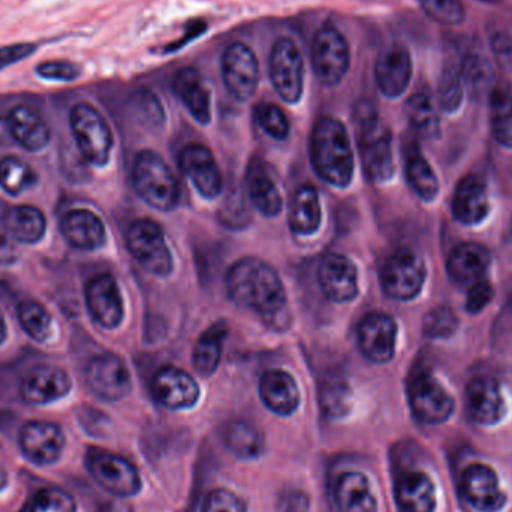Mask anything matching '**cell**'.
Returning a JSON list of instances; mask_svg holds the SVG:
<instances>
[{
  "mask_svg": "<svg viewBox=\"0 0 512 512\" xmlns=\"http://www.w3.org/2000/svg\"><path fill=\"white\" fill-rule=\"evenodd\" d=\"M227 288L234 303L254 310L267 321L279 319L285 313L282 280L276 270L261 259L245 258L236 262L228 271Z\"/></svg>",
  "mask_w": 512,
  "mask_h": 512,
  "instance_id": "cell-1",
  "label": "cell"
},
{
  "mask_svg": "<svg viewBox=\"0 0 512 512\" xmlns=\"http://www.w3.org/2000/svg\"><path fill=\"white\" fill-rule=\"evenodd\" d=\"M316 174L334 188H346L354 176V156L345 125L334 117L316 123L310 140Z\"/></svg>",
  "mask_w": 512,
  "mask_h": 512,
  "instance_id": "cell-2",
  "label": "cell"
},
{
  "mask_svg": "<svg viewBox=\"0 0 512 512\" xmlns=\"http://www.w3.org/2000/svg\"><path fill=\"white\" fill-rule=\"evenodd\" d=\"M132 182L141 200L153 209L170 212L179 204V182L167 162L152 150L138 153L132 170Z\"/></svg>",
  "mask_w": 512,
  "mask_h": 512,
  "instance_id": "cell-3",
  "label": "cell"
},
{
  "mask_svg": "<svg viewBox=\"0 0 512 512\" xmlns=\"http://www.w3.org/2000/svg\"><path fill=\"white\" fill-rule=\"evenodd\" d=\"M78 149L89 164L104 167L110 161L113 135L102 114L89 104H77L69 114Z\"/></svg>",
  "mask_w": 512,
  "mask_h": 512,
  "instance_id": "cell-4",
  "label": "cell"
},
{
  "mask_svg": "<svg viewBox=\"0 0 512 512\" xmlns=\"http://www.w3.org/2000/svg\"><path fill=\"white\" fill-rule=\"evenodd\" d=\"M349 45L345 36L327 23L318 30L313 39L312 65L316 77L325 86H336L349 69Z\"/></svg>",
  "mask_w": 512,
  "mask_h": 512,
  "instance_id": "cell-5",
  "label": "cell"
},
{
  "mask_svg": "<svg viewBox=\"0 0 512 512\" xmlns=\"http://www.w3.org/2000/svg\"><path fill=\"white\" fill-rule=\"evenodd\" d=\"M126 245L132 256L155 276H168L173 271V255L155 222L149 219L134 222L126 233Z\"/></svg>",
  "mask_w": 512,
  "mask_h": 512,
  "instance_id": "cell-6",
  "label": "cell"
},
{
  "mask_svg": "<svg viewBox=\"0 0 512 512\" xmlns=\"http://www.w3.org/2000/svg\"><path fill=\"white\" fill-rule=\"evenodd\" d=\"M426 280L423 259L408 249L397 251L385 262L381 271V285L385 294L394 300H412L420 294Z\"/></svg>",
  "mask_w": 512,
  "mask_h": 512,
  "instance_id": "cell-7",
  "label": "cell"
},
{
  "mask_svg": "<svg viewBox=\"0 0 512 512\" xmlns=\"http://www.w3.org/2000/svg\"><path fill=\"white\" fill-rule=\"evenodd\" d=\"M87 466L96 483L117 498H131L140 492V474L137 468L123 457L95 450L89 454Z\"/></svg>",
  "mask_w": 512,
  "mask_h": 512,
  "instance_id": "cell-8",
  "label": "cell"
},
{
  "mask_svg": "<svg viewBox=\"0 0 512 512\" xmlns=\"http://www.w3.org/2000/svg\"><path fill=\"white\" fill-rule=\"evenodd\" d=\"M84 378L87 388L104 402L125 399L132 387L128 367L114 354L93 357L87 364Z\"/></svg>",
  "mask_w": 512,
  "mask_h": 512,
  "instance_id": "cell-9",
  "label": "cell"
},
{
  "mask_svg": "<svg viewBox=\"0 0 512 512\" xmlns=\"http://www.w3.org/2000/svg\"><path fill=\"white\" fill-rule=\"evenodd\" d=\"M270 77L283 101L298 102L303 93V59L291 39H279L271 48Z\"/></svg>",
  "mask_w": 512,
  "mask_h": 512,
  "instance_id": "cell-10",
  "label": "cell"
},
{
  "mask_svg": "<svg viewBox=\"0 0 512 512\" xmlns=\"http://www.w3.org/2000/svg\"><path fill=\"white\" fill-rule=\"evenodd\" d=\"M409 402L415 417L424 424H441L451 417L454 402L429 373H420L409 384Z\"/></svg>",
  "mask_w": 512,
  "mask_h": 512,
  "instance_id": "cell-11",
  "label": "cell"
},
{
  "mask_svg": "<svg viewBox=\"0 0 512 512\" xmlns=\"http://www.w3.org/2000/svg\"><path fill=\"white\" fill-rule=\"evenodd\" d=\"M222 75L228 92L239 101H248L259 81L258 60L254 51L240 42L230 45L222 59Z\"/></svg>",
  "mask_w": 512,
  "mask_h": 512,
  "instance_id": "cell-12",
  "label": "cell"
},
{
  "mask_svg": "<svg viewBox=\"0 0 512 512\" xmlns=\"http://www.w3.org/2000/svg\"><path fill=\"white\" fill-rule=\"evenodd\" d=\"M86 303L90 315L101 327L113 330L122 324L123 298L111 274H98L87 283Z\"/></svg>",
  "mask_w": 512,
  "mask_h": 512,
  "instance_id": "cell-13",
  "label": "cell"
},
{
  "mask_svg": "<svg viewBox=\"0 0 512 512\" xmlns=\"http://www.w3.org/2000/svg\"><path fill=\"white\" fill-rule=\"evenodd\" d=\"M72 381L62 367L41 364L27 373L21 382L20 393L24 402L41 406L62 399L71 391Z\"/></svg>",
  "mask_w": 512,
  "mask_h": 512,
  "instance_id": "cell-14",
  "label": "cell"
},
{
  "mask_svg": "<svg viewBox=\"0 0 512 512\" xmlns=\"http://www.w3.org/2000/svg\"><path fill=\"white\" fill-rule=\"evenodd\" d=\"M466 501L480 512H498L507 504V495L499 486V478L490 466L475 463L462 478Z\"/></svg>",
  "mask_w": 512,
  "mask_h": 512,
  "instance_id": "cell-15",
  "label": "cell"
},
{
  "mask_svg": "<svg viewBox=\"0 0 512 512\" xmlns=\"http://www.w3.org/2000/svg\"><path fill=\"white\" fill-rule=\"evenodd\" d=\"M20 447L30 462L47 466L59 460L65 447V436L57 424L30 421L21 429Z\"/></svg>",
  "mask_w": 512,
  "mask_h": 512,
  "instance_id": "cell-16",
  "label": "cell"
},
{
  "mask_svg": "<svg viewBox=\"0 0 512 512\" xmlns=\"http://www.w3.org/2000/svg\"><path fill=\"white\" fill-rule=\"evenodd\" d=\"M153 397L165 408L180 411L192 408L200 397L197 382L177 367H162L152 381Z\"/></svg>",
  "mask_w": 512,
  "mask_h": 512,
  "instance_id": "cell-17",
  "label": "cell"
},
{
  "mask_svg": "<svg viewBox=\"0 0 512 512\" xmlns=\"http://www.w3.org/2000/svg\"><path fill=\"white\" fill-rule=\"evenodd\" d=\"M412 77V59L402 44L387 45L376 59L375 78L379 90L388 98H397L408 89Z\"/></svg>",
  "mask_w": 512,
  "mask_h": 512,
  "instance_id": "cell-18",
  "label": "cell"
},
{
  "mask_svg": "<svg viewBox=\"0 0 512 512\" xmlns=\"http://www.w3.org/2000/svg\"><path fill=\"white\" fill-rule=\"evenodd\" d=\"M183 173L204 198H216L222 192V174L212 152L203 144L185 147L180 156Z\"/></svg>",
  "mask_w": 512,
  "mask_h": 512,
  "instance_id": "cell-19",
  "label": "cell"
},
{
  "mask_svg": "<svg viewBox=\"0 0 512 512\" xmlns=\"http://www.w3.org/2000/svg\"><path fill=\"white\" fill-rule=\"evenodd\" d=\"M364 170L372 182L384 183L394 174L393 146L387 131L379 123L366 131L357 132Z\"/></svg>",
  "mask_w": 512,
  "mask_h": 512,
  "instance_id": "cell-20",
  "label": "cell"
},
{
  "mask_svg": "<svg viewBox=\"0 0 512 512\" xmlns=\"http://www.w3.org/2000/svg\"><path fill=\"white\" fill-rule=\"evenodd\" d=\"M396 322L382 313L366 316L360 324L358 339L363 354L373 363H388L396 351Z\"/></svg>",
  "mask_w": 512,
  "mask_h": 512,
  "instance_id": "cell-21",
  "label": "cell"
},
{
  "mask_svg": "<svg viewBox=\"0 0 512 512\" xmlns=\"http://www.w3.org/2000/svg\"><path fill=\"white\" fill-rule=\"evenodd\" d=\"M466 402L471 417L483 426L498 424L507 412L498 381L489 376H478L466 388Z\"/></svg>",
  "mask_w": 512,
  "mask_h": 512,
  "instance_id": "cell-22",
  "label": "cell"
},
{
  "mask_svg": "<svg viewBox=\"0 0 512 512\" xmlns=\"http://www.w3.org/2000/svg\"><path fill=\"white\" fill-rule=\"evenodd\" d=\"M319 285L330 300L348 303L357 297V268L343 255H328L318 270Z\"/></svg>",
  "mask_w": 512,
  "mask_h": 512,
  "instance_id": "cell-23",
  "label": "cell"
},
{
  "mask_svg": "<svg viewBox=\"0 0 512 512\" xmlns=\"http://www.w3.org/2000/svg\"><path fill=\"white\" fill-rule=\"evenodd\" d=\"M63 239L80 251H96L107 242V230L98 215L87 209L66 213L60 222Z\"/></svg>",
  "mask_w": 512,
  "mask_h": 512,
  "instance_id": "cell-24",
  "label": "cell"
},
{
  "mask_svg": "<svg viewBox=\"0 0 512 512\" xmlns=\"http://www.w3.org/2000/svg\"><path fill=\"white\" fill-rule=\"evenodd\" d=\"M490 212L489 191L483 177H465L457 186L453 200V215L465 225L480 224Z\"/></svg>",
  "mask_w": 512,
  "mask_h": 512,
  "instance_id": "cell-25",
  "label": "cell"
},
{
  "mask_svg": "<svg viewBox=\"0 0 512 512\" xmlns=\"http://www.w3.org/2000/svg\"><path fill=\"white\" fill-rule=\"evenodd\" d=\"M259 396L262 403L280 417H288L300 405V391L294 378L282 370H270L259 381Z\"/></svg>",
  "mask_w": 512,
  "mask_h": 512,
  "instance_id": "cell-26",
  "label": "cell"
},
{
  "mask_svg": "<svg viewBox=\"0 0 512 512\" xmlns=\"http://www.w3.org/2000/svg\"><path fill=\"white\" fill-rule=\"evenodd\" d=\"M11 137L27 152H41L50 143L51 132L45 120L26 105H17L6 117Z\"/></svg>",
  "mask_w": 512,
  "mask_h": 512,
  "instance_id": "cell-27",
  "label": "cell"
},
{
  "mask_svg": "<svg viewBox=\"0 0 512 512\" xmlns=\"http://www.w3.org/2000/svg\"><path fill=\"white\" fill-rule=\"evenodd\" d=\"M396 501L402 512H433L436 508V489L429 475L408 471L396 481Z\"/></svg>",
  "mask_w": 512,
  "mask_h": 512,
  "instance_id": "cell-28",
  "label": "cell"
},
{
  "mask_svg": "<svg viewBox=\"0 0 512 512\" xmlns=\"http://www.w3.org/2000/svg\"><path fill=\"white\" fill-rule=\"evenodd\" d=\"M334 498L340 512H376V498L366 475L361 472H343L337 478Z\"/></svg>",
  "mask_w": 512,
  "mask_h": 512,
  "instance_id": "cell-29",
  "label": "cell"
},
{
  "mask_svg": "<svg viewBox=\"0 0 512 512\" xmlns=\"http://www.w3.org/2000/svg\"><path fill=\"white\" fill-rule=\"evenodd\" d=\"M173 87L195 120H198L201 125L210 123L212 119L210 93L204 86L203 78L197 69H180L174 77Z\"/></svg>",
  "mask_w": 512,
  "mask_h": 512,
  "instance_id": "cell-30",
  "label": "cell"
},
{
  "mask_svg": "<svg viewBox=\"0 0 512 512\" xmlns=\"http://www.w3.org/2000/svg\"><path fill=\"white\" fill-rule=\"evenodd\" d=\"M6 233L17 243L35 245L44 239L47 219L41 210L33 206H15L3 215Z\"/></svg>",
  "mask_w": 512,
  "mask_h": 512,
  "instance_id": "cell-31",
  "label": "cell"
},
{
  "mask_svg": "<svg viewBox=\"0 0 512 512\" xmlns=\"http://www.w3.org/2000/svg\"><path fill=\"white\" fill-rule=\"evenodd\" d=\"M490 265V254L477 243H463L451 252L448 258V273L459 283L475 282L480 279Z\"/></svg>",
  "mask_w": 512,
  "mask_h": 512,
  "instance_id": "cell-32",
  "label": "cell"
},
{
  "mask_svg": "<svg viewBox=\"0 0 512 512\" xmlns=\"http://www.w3.org/2000/svg\"><path fill=\"white\" fill-rule=\"evenodd\" d=\"M321 224V204L313 186H303L292 198L289 227L298 236H310Z\"/></svg>",
  "mask_w": 512,
  "mask_h": 512,
  "instance_id": "cell-33",
  "label": "cell"
},
{
  "mask_svg": "<svg viewBox=\"0 0 512 512\" xmlns=\"http://www.w3.org/2000/svg\"><path fill=\"white\" fill-rule=\"evenodd\" d=\"M225 447L242 460H252L264 453L261 430L248 421H233L224 432Z\"/></svg>",
  "mask_w": 512,
  "mask_h": 512,
  "instance_id": "cell-34",
  "label": "cell"
},
{
  "mask_svg": "<svg viewBox=\"0 0 512 512\" xmlns=\"http://www.w3.org/2000/svg\"><path fill=\"white\" fill-rule=\"evenodd\" d=\"M228 334L225 322L212 325L206 333L201 334L194 351V366L203 376H210L221 363L222 346Z\"/></svg>",
  "mask_w": 512,
  "mask_h": 512,
  "instance_id": "cell-35",
  "label": "cell"
},
{
  "mask_svg": "<svg viewBox=\"0 0 512 512\" xmlns=\"http://www.w3.org/2000/svg\"><path fill=\"white\" fill-rule=\"evenodd\" d=\"M248 188L252 203L261 215L268 216V218L279 215L282 210V197H280L279 189L276 188L271 177L259 167V164H255L249 171Z\"/></svg>",
  "mask_w": 512,
  "mask_h": 512,
  "instance_id": "cell-36",
  "label": "cell"
},
{
  "mask_svg": "<svg viewBox=\"0 0 512 512\" xmlns=\"http://www.w3.org/2000/svg\"><path fill=\"white\" fill-rule=\"evenodd\" d=\"M406 177L423 200L432 201L438 195V179L417 146L409 147L406 152Z\"/></svg>",
  "mask_w": 512,
  "mask_h": 512,
  "instance_id": "cell-37",
  "label": "cell"
},
{
  "mask_svg": "<svg viewBox=\"0 0 512 512\" xmlns=\"http://www.w3.org/2000/svg\"><path fill=\"white\" fill-rule=\"evenodd\" d=\"M406 117L412 128L426 138H436L441 134L438 111L427 93H415L405 105Z\"/></svg>",
  "mask_w": 512,
  "mask_h": 512,
  "instance_id": "cell-38",
  "label": "cell"
},
{
  "mask_svg": "<svg viewBox=\"0 0 512 512\" xmlns=\"http://www.w3.org/2000/svg\"><path fill=\"white\" fill-rule=\"evenodd\" d=\"M36 182L38 176L27 162L15 156H6L0 161V188L6 194L17 197L32 189Z\"/></svg>",
  "mask_w": 512,
  "mask_h": 512,
  "instance_id": "cell-39",
  "label": "cell"
},
{
  "mask_svg": "<svg viewBox=\"0 0 512 512\" xmlns=\"http://www.w3.org/2000/svg\"><path fill=\"white\" fill-rule=\"evenodd\" d=\"M17 313L21 328L36 342H47L53 336V318L38 301H23L18 306Z\"/></svg>",
  "mask_w": 512,
  "mask_h": 512,
  "instance_id": "cell-40",
  "label": "cell"
},
{
  "mask_svg": "<svg viewBox=\"0 0 512 512\" xmlns=\"http://www.w3.org/2000/svg\"><path fill=\"white\" fill-rule=\"evenodd\" d=\"M460 74L463 86H466L472 96H483L492 86V65L480 54H468L460 66Z\"/></svg>",
  "mask_w": 512,
  "mask_h": 512,
  "instance_id": "cell-41",
  "label": "cell"
},
{
  "mask_svg": "<svg viewBox=\"0 0 512 512\" xmlns=\"http://www.w3.org/2000/svg\"><path fill=\"white\" fill-rule=\"evenodd\" d=\"M492 128L496 140L512 149V95L504 90H493L490 96Z\"/></svg>",
  "mask_w": 512,
  "mask_h": 512,
  "instance_id": "cell-42",
  "label": "cell"
},
{
  "mask_svg": "<svg viewBox=\"0 0 512 512\" xmlns=\"http://www.w3.org/2000/svg\"><path fill=\"white\" fill-rule=\"evenodd\" d=\"M321 403L331 418L345 417L351 408V391L342 378H328L321 388Z\"/></svg>",
  "mask_w": 512,
  "mask_h": 512,
  "instance_id": "cell-43",
  "label": "cell"
},
{
  "mask_svg": "<svg viewBox=\"0 0 512 512\" xmlns=\"http://www.w3.org/2000/svg\"><path fill=\"white\" fill-rule=\"evenodd\" d=\"M439 104L447 113H454L462 104L463 80L460 68L456 65H447L442 71L438 87Z\"/></svg>",
  "mask_w": 512,
  "mask_h": 512,
  "instance_id": "cell-44",
  "label": "cell"
},
{
  "mask_svg": "<svg viewBox=\"0 0 512 512\" xmlns=\"http://www.w3.org/2000/svg\"><path fill=\"white\" fill-rule=\"evenodd\" d=\"M421 8L436 23L456 26L466 17L462 0H420Z\"/></svg>",
  "mask_w": 512,
  "mask_h": 512,
  "instance_id": "cell-45",
  "label": "cell"
},
{
  "mask_svg": "<svg viewBox=\"0 0 512 512\" xmlns=\"http://www.w3.org/2000/svg\"><path fill=\"white\" fill-rule=\"evenodd\" d=\"M255 119L270 137L276 138V140H285L288 137V119L277 105L262 102L255 108Z\"/></svg>",
  "mask_w": 512,
  "mask_h": 512,
  "instance_id": "cell-46",
  "label": "cell"
},
{
  "mask_svg": "<svg viewBox=\"0 0 512 512\" xmlns=\"http://www.w3.org/2000/svg\"><path fill=\"white\" fill-rule=\"evenodd\" d=\"M459 319L450 307H436L424 319V333L432 339H445L457 330Z\"/></svg>",
  "mask_w": 512,
  "mask_h": 512,
  "instance_id": "cell-47",
  "label": "cell"
},
{
  "mask_svg": "<svg viewBox=\"0 0 512 512\" xmlns=\"http://www.w3.org/2000/svg\"><path fill=\"white\" fill-rule=\"evenodd\" d=\"M32 512H75V502L59 489H44L36 493Z\"/></svg>",
  "mask_w": 512,
  "mask_h": 512,
  "instance_id": "cell-48",
  "label": "cell"
},
{
  "mask_svg": "<svg viewBox=\"0 0 512 512\" xmlns=\"http://www.w3.org/2000/svg\"><path fill=\"white\" fill-rule=\"evenodd\" d=\"M201 512H246V508L234 493L218 489L207 495Z\"/></svg>",
  "mask_w": 512,
  "mask_h": 512,
  "instance_id": "cell-49",
  "label": "cell"
},
{
  "mask_svg": "<svg viewBox=\"0 0 512 512\" xmlns=\"http://www.w3.org/2000/svg\"><path fill=\"white\" fill-rule=\"evenodd\" d=\"M36 74L44 80L74 81L80 77V69L71 62H44L36 66Z\"/></svg>",
  "mask_w": 512,
  "mask_h": 512,
  "instance_id": "cell-50",
  "label": "cell"
},
{
  "mask_svg": "<svg viewBox=\"0 0 512 512\" xmlns=\"http://www.w3.org/2000/svg\"><path fill=\"white\" fill-rule=\"evenodd\" d=\"M493 286L486 280H477L475 285L469 291L468 300H466V309L471 313H478L493 300Z\"/></svg>",
  "mask_w": 512,
  "mask_h": 512,
  "instance_id": "cell-51",
  "label": "cell"
},
{
  "mask_svg": "<svg viewBox=\"0 0 512 512\" xmlns=\"http://www.w3.org/2000/svg\"><path fill=\"white\" fill-rule=\"evenodd\" d=\"M35 51L36 45L33 44H12L0 48V71L21 62V60L29 57L30 54L35 53Z\"/></svg>",
  "mask_w": 512,
  "mask_h": 512,
  "instance_id": "cell-52",
  "label": "cell"
},
{
  "mask_svg": "<svg viewBox=\"0 0 512 512\" xmlns=\"http://www.w3.org/2000/svg\"><path fill=\"white\" fill-rule=\"evenodd\" d=\"M309 510V499L304 493L289 492L283 496L280 501V511L282 512H307Z\"/></svg>",
  "mask_w": 512,
  "mask_h": 512,
  "instance_id": "cell-53",
  "label": "cell"
},
{
  "mask_svg": "<svg viewBox=\"0 0 512 512\" xmlns=\"http://www.w3.org/2000/svg\"><path fill=\"white\" fill-rule=\"evenodd\" d=\"M18 251L5 236L0 234V265H12L17 262Z\"/></svg>",
  "mask_w": 512,
  "mask_h": 512,
  "instance_id": "cell-54",
  "label": "cell"
},
{
  "mask_svg": "<svg viewBox=\"0 0 512 512\" xmlns=\"http://www.w3.org/2000/svg\"><path fill=\"white\" fill-rule=\"evenodd\" d=\"M95 512H134V510L131 505L120 501V499H111V501H105L104 504L99 505Z\"/></svg>",
  "mask_w": 512,
  "mask_h": 512,
  "instance_id": "cell-55",
  "label": "cell"
},
{
  "mask_svg": "<svg viewBox=\"0 0 512 512\" xmlns=\"http://www.w3.org/2000/svg\"><path fill=\"white\" fill-rule=\"evenodd\" d=\"M6 334H8V331H6L5 318H3L2 312H0V345L5 342Z\"/></svg>",
  "mask_w": 512,
  "mask_h": 512,
  "instance_id": "cell-56",
  "label": "cell"
},
{
  "mask_svg": "<svg viewBox=\"0 0 512 512\" xmlns=\"http://www.w3.org/2000/svg\"><path fill=\"white\" fill-rule=\"evenodd\" d=\"M6 484H8V475H6V472L0 468V490L5 489Z\"/></svg>",
  "mask_w": 512,
  "mask_h": 512,
  "instance_id": "cell-57",
  "label": "cell"
},
{
  "mask_svg": "<svg viewBox=\"0 0 512 512\" xmlns=\"http://www.w3.org/2000/svg\"><path fill=\"white\" fill-rule=\"evenodd\" d=\"M486 2H502V0H486Z\"/></svg>",
  "mask_w": 512,
  "mask_h": 512,
  "instance_id": "cell-58",
  "label": "cell"
}]
</instances>
